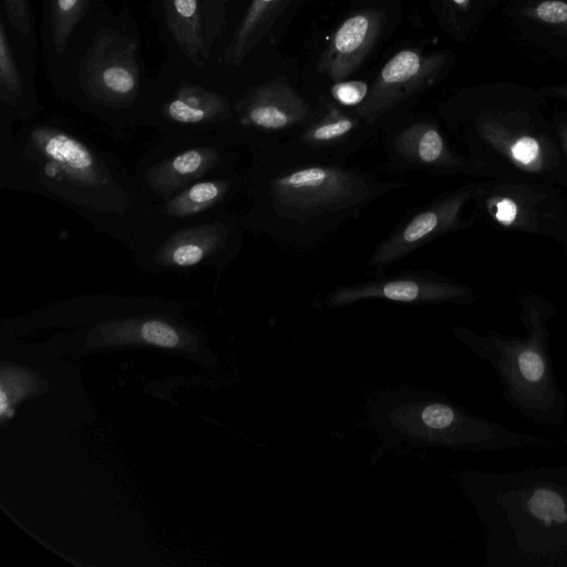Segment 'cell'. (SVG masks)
I'll return each instance as SVG.
<instances>
[{
    "instance_id": "7",
    "label": "cell",
    "mask_w": 567,
    "mask_h": 567,
    "mask_svg": "<svg viewBox=\"0 0 567 567\" xmlns=\"http://www.w3.org/2000/svg\"><path fill=\"white\" fill-rule=\"evenodd\" d=\"M234 102L220 90L186 78L168 75L163 69L154 78L142 126L155 128L159 140L165 141H221L220 136L234 116Z\"/></svg>"
},
{
    "instance_id": "8",
    "label": "cell",
    "mask_w": 567,
    "mask_h": 567,
    "mask_svg": "<svg viewBox=\"0 0 567 567\" xmlns=\"http://www.w3.org/2000/svg\"><path fill=\"white\" fill-rule=\"evenodd\" d=\"M473 218L497 229L551 239L567 246V197L560 186L538 181L483 178Z\"/></svg>"
},
{
    "instance_id": "13",
    "label": "cell",
    "mask_w": 567,
    "mask_h": 567,
    "mask_svg": "<svg viewBox=\"0 0 567 567\" xmlns=\"http://www.w3.org/2000/svg\"><path fill=\"white\" fill-rule=\"evenodd\" d=\"M385 162L381 168L395 174L487 178L486 172L447 141L439 122L429 115L396 120L383 128Z\"/></svg>"
},
{
    "instance_id": "22",
    "label": "cell",
    "mask_w": 567,
    "mask_h": 567,
    "mask_svg": "<svg viewBox=\"0 0 567 567\" xmlns=\"http://www.w3.org/2000/svg\"><path fill=\"white\" fill-rule=\"evenodd\" d=\"M290 0H250L221 52L224 64L240 66L271 30Z\"/></svg>"
},
{
    "instance_id": "30",
    "label": "cell",
    "mask_w": 567,
    "mask_h": 567,
    "mask_svg": "<svg viewBox=\"0 0 567 567\" xmlns=\"http://www.w3.org/2000/svg\"><path fill=\"white\" fill-rule=\"evenodd\" d=\"M563 250H564V254H565L566 259H567V246Z\"/></svg>"
},
{
    "instance_id": "3",
    "label": "cell",
    "mask_w": 567,
    "mask_h": 567,
    "mask_svg": "<svg viewBox=\"0 0 567 567\" xmlns=\"http://www.w3.org/2000/svg\"><path fill=\"white\" fill-rule=\"evenodd\" d=\"M56 99L91 120L111 138L128 142L142 126L154 78L146 68L137 23L126 2L110 3L75 33L47 79Z\"/></svg>"
},
{
    "instance_id": "25",
    "label": "cell",
    "mask_w": 567,
    "mask_h": 567,
    "mask_svg": "<svg viewBox=\"0 0 567 567\" xmlns=\"http://www.w3.org/2000/svg\"><path fill=\"white\" fill-rule=\"evenodd\" d=\"M231 1L233 0H203L206 34L212 51H214L216 43L224 34L227 23V6Z\"/></svg>"
},
{
    "instance_id": "29",
    "label": "cell",
    "mask_w": 567,
    "mask_h": 567,
    "mask_svg": "<svg viewBox=\"0 0 567 567\" xmlns=\"http://www.w3.org/2000/svg\"><path fill=\"white\" fill-rule=\"evenodd\" d=\"M451 2L460 8H465L468 3V0H451Z\"/></svg>"
},
{
    "instance_id": "4",
    "label": "cell",
    "mask_w": 567,
    "mask_h": 567,
    "mask_svg": "<svg viewBox=\"0 0 567 567\" xmlns=\"http://www.w3.org/2000/svg\"><path fill=\"white\" fill-rule=\"evenodd\" d=\"M461 482L485 527L487 567H567V465L468 471Z\"/></svg>"
},
{
    "instance_id": "11",
    "label": "cell",
    "mask_w": 567,
    "mask_h": 567,
    "mask_svg": "<svg viewBox=\"0 0 567 567\" xmlns=\"http://www.w3.org/2000/svg\"><path fill=\"white\" fill-rule=\"evenodd\" d=\"M236 169V148L217 138L158 140L138 159L133 174L147 199L157 204L198 179Z\"/></svg>"
},
{
    "instance_id": "14",
    "label": "cell",
    "mask_w": 567,
    "mask_h": 567,
    "mask_svg": "<svg viewBox=\"0 0 567 567\" xmlns=\"http://www.w3.org/2000/svg\"><path fill=\"white\" fill-rule=\"evenodd\" d=\"M379 299L411 305H472L477 300L474 289L432 269H403L395 275L337 285L322 297L328 308L350 306L361 300Z\"/></svg>"
},
{
    "instance_id": "16",
    "label": "cell",
    "mask_w": 567,
    "mask_h": 567,
    "mask_svg": "<svg viewBox=\"0 0 567 567\" xmlns=\"http://www.w3.org/2000/svg\"><path fill=\"white\" fill-rule=\"evenodd\" d=\"M444 64L441 53L409 48L396 52L380 70L364 102L352 110L375 133L395 121L396 113L430 87Z\"/></svg>"
},
{
    "instance_id": "18",
    "label": "cell",
    "mask_w": 567,
    "mask_h": 567,
    "mask_svg": "<svg viewBox=\"0 0 567 567\" xmlns=\"http://www.w3.org/2000/svg\"><path fill=\"white\" fill-rule=\"evenodd\" d=\"M150 12L168 60L202 70L213 53L206 34L203 0H152Z\"/></svg>"
},
{
    "instance_id": "10",
    "label": "cell",
    "mask_w": 567,
    "mask_h": 567,
    "mask_svg": "<svg viewBox=\"0 0 567 567\" xmlns=\"http://www.w3.org/2000/svg\"><path fill=\"white\" fill-rule=\"evenodd\" d=\"M316 105L281 76L250 86L235 99L234 116L220 140L251 153L276 145L298 132Z\"/></svg>"
},
{
    "instance_id": "1",
    "label": "cell",
    "mask_w": 567,
    "mask_h": 567,
    "mask_svg": "<svg viewBox=\"0 0 567 567\" xmlns=\"http://www.w3.org/2000/svg\"><path fill=\"white\" fill-rule=\"evenodd\" d=\"M0 188L66 207L134 258L166 234L155 204L121 158L59 115L37 117L0 136Z\"/></svg>"
},
{
    "instance_id": "9",
    "label": "cell",
    "mask_w": 567,
    "mask_h": 567,
    "mask_svg": "<svg viewBox=\"0 0 567 567\" xmlns=\"http://www.w3.org/2000/svg\"><path fill=\"white\" fill-rule=\"evenodd\" d=\"M245 230L241 213L227 209L172 228L135 261L147 271L184 275L213 266L218 282L238 256Z\"/></svg>"
},
{
    "instance_id": "20",
    "label": "cell",
    "mask_w": 567,
    "mask_h": 567,
    "mask_svg": "<svg viewBox=\"0 0 567 567\" xmlns=\"http://www.w3.org/2000/svg\"><path fill=\"white\" fill-rule=\"evenodd\" d=\"M383 23L382 13L363 9L350 14L333 31L317 70L333 82L347 80L368 58Z\"/></svg>"
},
{
    "instance_id": "27",
    "label": "cell",
    "mask_w": 567,
    "mask_h": 567,
    "mask_svg": "<svg viewBox=\"0 0 567 567\" xmlns=\"http://www.w3.org/2000/svg\"><path fill=\"white\" fill-rule=\"evenodd\" d=\"M537 17L547 23H560L567 20V3L559 0H547L536 8Z\"/></svg>"
},
{
    "instance_id": "15",
    "label": "cell",
    "mask_w": 567,
    "mask_h": 567,
    "mask_svg": "<svg viewBox=\"0 0 567 567\" xmlns=\"http://www.w3.org/2000/svg\"><path fill=\"white\" fill-rule=\"evenodd\" d=\"M375 134L353 111L321 97L310 120L298 132L265 150L290 158L349 164Z\"/></svg>"
},
{
    "instance_id": "5",
    "label": "cell",
    "mask_w": 567,
    "mask_h": 567,
    "mask_svg": "<svg viewBox=\"0 0 567 567\" xmlns=\"http://www.w3.org/2000/svg\"><path fill=\"white\" fill-rule=\"evenodd\" d=\"M441 113L487 178L567 187V161L553 123L535 99L467 101L445 106Z\"/></svg>"
},
{
    "instance_id": "12",
    "label": "cell",
    "mask_w": 567,
    "mask_h": 567,
    "mask_svg": "<svg viewBox=\"0 0 567 567\" xmlns=\"http://www.w3.org/2000/svg\"><path fill=\"white\" fill-rule=\"evenodd\" d=\"M482 187V179L445 190L422 206L408 212L382 239L365 261L369 274L380 276L417 249L453 233L473 228L474 218L464 216Z\"/></svg>"
},
{
    "instance_id": "17",
    "label": "cell",
    "mask_w": 567,
    "mask_h": 567,
    "mask_svg": "<svg viewBox=\"0 0 567 567\" xmlns=\"http://www.w3.org/2000/svg\"><path fill=\"white\" fill-rule=\"evenodd\" d=\"M39 40L17 35L0 16V136L14 132V124L39 117L41 105L37 71Z\"/></svg>"
},
{
    "instance_id": "28",
    "label": "cell",
    "mask_w": 567,
    "mask_h": 567,
    "mask_svg": "<svg viewBox=\"0 0 567 567\" xmlns=\"http://www.w3.org/2000/svg\"><path fill=\"white\" fill-rule=\"evenodd\" d=\"M560 150L567 161V114H557L553 121Z\"/></svg>"
},
{
    "instance_id": "21",
    "label": "cell",
    "mask_w": 567,
    "mask_h": 567,
    "mask_svg": "<svg viewBox=\"0 0 567 567\" xmlns=\"http://www.w3.org/2000/svg\"><path fill=\"white\" fill-rule=\"evenodd\" d=\"M109 0H40V49L45 78L63 60L79 29Z\"/></svg>"
},
{
    "instance_id": "23",
    "label": "cell",
    "mask_w": 567,
    "mask_h": 567,
    "mask_svg": "<svg viewBox=\"0 0 567 567\" xmlns=\"http://www.w3.org/2000/svg\"><path fill=\"white\" fill-rule=\"evenodd\" d=\"M0 16L17 35L40 41L31 0H0Z\"/></svg>"
},
{
    "instance_id": "26",
    "label": "cell",
    "mask_w": 567,
    "mask_h": 567,
    "mask_svg": "<svg viewBox=\"0 0 567 567\" xmlns=\"http://www.w3.org/2000/svg\"><path fill=\"white\" fill-rule=\"evenodd\" d=\"M370 86L367 82L360 80L338 81L330 87V99L342 107L354 110L364 102Z\"/></svg>"
},
{
    "instance_id": "19",
    "label": "cell",
    "mask_w": 567,
    "mask_h": 567,
    "mask_svg": "<svg viewBox=\"0 0 567 567\" xmlns=\"http://www.w3.org/2000/svg\"><path fill=\"white\" fill-rule=\"evenodd\" d=\"M244 190L245 172L238 168L198 179L155 207L167 233L182 224L230 209Z\"/></svg>"
},
{
    "instance_id": "2",
    "label": "cell",
    "mask_w": 567,
    "mask_h": 567,
    "mask_svg": "<svg viewBox=\"0 0 567 567\" xmlns=\"http://www.w3.org/2000/svg\"><path fill=\"white\" fill-rule=\"evenodd\" d=\"M349 164L251 153L241 212L246 230L295 252L317 249L382 197L408 187Z\"/></svg>"
},
{
    "instance_id": "24",
    "label": "cell",
    "mask_w": 567,
    "mask_h": 567,
    "mask_svg": "<svg viewBox=\"0 0 567 567\" xmlns=\"http://www.w3.org/2000/svg\"><path fill=\"white\" fill-rule=\"evenodd\" d=\"M33 380L24 371L8 368L1 372L0 414L11 417L16 403L33 390Z\"/></svg>"
},
{
    "instance_id": "6",
    "label": "cell",
    "mask_w": 567,
    "mask_h": 567,
    "mask_svg": "<svg viewBox=\"0 0 567 567\" xmlns=\"http://www.w3.org/2000/svg\"><path fill=\"white\" fill-rule=\"evenodd\" d=\"M524 336L495 330L484 334L457 327L455 333L494 370L504 400L524 417L544 426H560L566 419L567 395L556 377L549 351L548 323L556 305L539 295L517 298Z\"/></svg>"
}]
</instances>
